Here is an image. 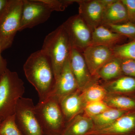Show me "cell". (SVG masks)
Wrapping results in <instances>:
<instances>
[{"label":"cell","mask_w":135,"mask_h":135,"mask_svg":"<svg viewBox=\"0 0 135 135\" xmlns=\"http://www.w3.org/2000/svg\"><path fill=\"white\" fill-rule=\"evenodd\" d=\"M27 80L34 87L42 102L50 97L56 83L52 64L48 57L39 50L29 56L23 65Z\"/></svg>","instance_id":"1"},{"label":"cell","mask_w":135,"mask_h":135,"mask_svg":"<svg viewBox=\"0 0 135 135\" xmlns=\"http://www.w3.org/2000/svg\"><path fill=\"white\" fill-rule=\"evenodd\" d=\"M72 49L69 37L62 24L45 37L41 50L50 60L56 81L69 59Z\"/></svg>","instance_id":"2"},{"label":"cell","mask_w":135,"mask_h":135,"mask_svg":"<svg viewBox=\"0 0 135 135\" xmlns=\"http://www.w3.org/2000/svg\"><path fill=\"white\" fill-rule=\"evenodd\" d=\"M25 92L24 83L16 72L8 68L0 77V123L15 114Z\"/></svg>","instance_id":"3"},{"label":"cell","mask_w":135,"mask_h":135,"mask_svg":"<svg viewBox=\"0 0 135 135\" xmlns=\"http://www.w3.org/2000/svg\"><path fill=\"white\" fill-rule=\"evenodd\" d=\"M35 114L46 135H61L66 125L65 119L57 98L50 96L38 102L35 108Z\"/></svg>","instance_id":"4"},{"label":"cell","mask_w":135,"mask_h":135,"mask_svg":"<svg viewBox=\"0 0 135 135\" xmlns=\"http://www.w3.org/2000/svg\"><path fill=\"white\" fill-rule=\"evenodd\" d=\"M23 0H8L0 14V42L2 51L12 46L19 32Z\"/></svg>","instance_id":"5"},{"label":"cell","mask_w":135,"mask_h":135,"mask_svg":"<svg viewBox=\"0 0 135 135\" xmlns=\"http://www.w3.org/2000/svg\"><path fill=\"white\" fill-rule=\"evenodd\" d=\"M32 99L22 97L19 99L15 112V120L23 135H46L35 111Z\"/></svg>","instance_id":"6"},{"label":"cell","mask_w":135,"mask_h":135,"mask_svg":"<svg viewBox=\"0 0 135 135\" xmlns=\"http://www.w3.org/2000/svg\"><path fill=\"white\" fill-rule=\"evenodd\" d=\"M68 34L72 48L83 53L90 46L93 30L79 15L70 17L62 24Z\"/></svg>","instance_id":"7"},{"label":"cell","mask_w":135,"mask_h":135,"mask_svg":"<svg viewBox=\"0 0 135 135\" xmlns=\"http://www.w3.org/2000/svg\"><path fill=\"white\" fill-rule=\"evenodd\" d=\"M23 8L19 32L46 22L53 11L36 0H23Z\"/></svg>","instance_id":"8"},{"label":"cell","mask_w":135,"mask_h":135,"mask_svg":"<svg viewBox=\"0 0 135 135\" xmlns=\"http://www.w3.org/2000/svg\"><path fill=\"white\" fill-rule=\"evenodd\" d=\"M115 0H76L79 5V15L91 28L101 25L102 17L107 6Z\"/></svg>","instance_id":"9"},{"label":"cell","mask_w":135,"mask_h":135,"mask_svg":"<svg viewBox=\"0 0 135 135\" xmlns=\"http://www.w3.org/2000/svg\"><path fill=\"white\" fill-rule=\"evenodd\" d=\"M71 69L77 80L79 89L82 91L90 85L98 82L90 73L82 53L72 48L69 57Z\"/></svg>","instance_id":"10"},{"label":"cell","mask_w":135,"mask_h":135,"mask_svg":"<svg viewBox=\"0 0 135 135\" xmlns=\"http://www.w3.org/2000/svg\"><path fill=\"white\" fill-rule=\"evenodd\" d=\"M82 54L90 74L94 77L99 69L114 56L112 48L103 46H89Z\"/></svg>","instance_id":"11"},{"label":"cell","mask_w":135,"mask_h":135,"mask_svg":"<svg viewBox=\"0 0 135 135\" xmlns=\"http://www.w3.org/2000/svg\"><path fill=\"white\" fill-rule=\"evenodd\" d=\"M88 135H135V110L129 111L109 126Z\"/></svg>","instance_id":"12"},{"label":"cell","mask_w":135,"mask_h":135,"mask_svg":"<svg viewBox=\"0 0 135 135\" xmlns=\"http://www.w3.org/2000/svg\"><path fill=\"white\" fill-rule=\"evenodd\" d=\"M77 80L70 66V60H67L60 75L56 81L55 84L50 96L57 98L59 100L79 90Z\"/></svg>","instance_id":"13"},{"label":"cell","mask_w":135,"mask_h":135,"mask_svg":"<svg viewBox=\"0 0 135 135\" xmlns=\"http://www.w3.org/2000/svg\"><path fill=\"white\" fill-rule=\"evenodd\" d=\"M59 100L66 123L77 115L83 113L86 104L82 92L79 90L61 98Z\"/></svg>","instance_id":"14"},{"label":"cell","mask_w":135,"mask_h":135,"mask_svg":"<svg viewBox=\"0 0 135 135\" xmlns=\"http://www.w3.org/2000/svg\"><path fill=\"white\" fill-rule=\"evenodd\" d=\"M108 93L135 95V78L122 75L107 81H99Z\"/></svg>","instance_id":"15"},{"label":"cell","mask_w":135,"mask_h":135,"mask_svg":"<svg viewBox=\"0 0 135 135\" xmlns=\"http://www.w3.org/2000/svg\"><path fill=\"white\" fill-rule=\"evenodd\" d=\"M94 127L91 118L83 113L66 123L61 135H88L94 130Z\"/></svg>","instance_id":"16"},{"label":"cell","mask_w":135,"mask_h":135,"mask_svg":"<svg viewBox=\"0 0 135 135\" xmlns=\"http://www.w3.org/2000/svg\"><path fill=\"white\" fill-rule=\"evenodd\" d=\"M128 22L127 13L125 5L121 0H115L105 9L101 25L118 24Z\"/></svg>","instance_id":"17"},{"label":"cell","mask_w":135,"mask_h":135,"mask_svg":"<svg viewBox=\"0 0 135 135\" xmlns=\"http://www.w3.org/2000/svg\"><path fill=\"white\" fill-rule=\"evenodd\" d=\"M126 38L112 31L104 26H99L95 28L92 32L90 46H105L112 49Z\"/></svg>","instance_id":"18"},{"label":"cell","mask_w":135,"mask_h":135,"mask_svg":"<svg viewBox=\"0 0 135 135\" xmlns=\"http://www.w3.org/2000/svg\"><path fill=\"white\" fill-rule=\"evenodd\" d=\"M122 75L121 59L114 56L99 69L96 77L100 81H107Z\"/></svg>","instance_id":"19"},{"label":"cell","mask_w":135,"mask_h":135,"mask_svg":"<svg viewBox=\"0 0 135 135\" xmlns=\"http://www.w3.org/2000/svg\"><path fill=\"white\" fill-rule=\"evenodd\" d=\"M104 101L112 109L128 111L135 110V95L108 93Z\"/></svg>","instance_id":"20"},{"label":"cell","mask_w":135,"mask_h":135,"mask_svg":"<svg viewBox=\"0 0 135 135\" xmlns=\"http://www.w3.org/2000/svg\"><path fill=\"white\" fill-rule=\"evenodd\" d=\"M128 112L129 111L111 109L100 114L91 117L95 127L93 131L109 126Z\"/></svg>","instance_id":"21"},{"label":"cell","mask_w":135,"mask_h":135,"mask_svg":"<svg viewBox=\"0 0 135 135\" xmlns=\"http://www.w3.org/2000/svg\"><path fill=\"white\" fill-rule=\"evenodd\" d=\"M83 97L86 103L104 100L108 92L99 81L94 83L83 90Z\"/></svg>","instance_id":"22"},{"label":"cell","mask_w":135,"mask_h":135,"mask_svg":"<svg viewBox=\"0 0 135 135\" xmlns=\"http://www.w3.org/2000/svg\"><path fill=\"white\" fill-rule=\"evenodd\" d=\"M112 49L116 57L122 59L135 60V40L125 44H118Z\"/></svg>","instance_id":"23"},{"label":"cell","mask_w":135,"mask_h":135,"mask_svg":"<svg viewBox=\"0 0 135 135\" xmlns=\"http://www.w3.org/2000/svg\"><path fill=\"white\" fill-rule=\"evenodd\" d=\"M112 31L131 39L135 40V24L129 22L118 24L105 25Z\"/></svg>","instance_id":"24"},{"label":"cell","mask_w":135,"mask_h":135,"mask_svg":"<svg viewBox=\"0 0 135 135\" xmlns=\"http://www.w3.org/2000/svg\"><path fill=\"white\" fill-rule=\"evenodd\" d=\"M0 135H23L16 123L15 114L0 123Z\"/></svg>","instance_id":"25"},{"label":"cell","mask_w":135,"mask_h":135,"mask_svg":"<svg viewBox=\"0 0 135 135\" xmlns=\"http://www.w3.org/2000/svg\"><path fill=\"white\" fill-rule=\"evenodd\" d=\"M111 109L104 100L93 101L86 104L83 113L91 118Z\"/></svg>","instance_id":"26"},{"label":"cell","mask_w":135,"mask_h":135,"mask_svg":"<svg viewBox=\"0 0 135 135\" xmlns=\"http://www.w3.org/2000/svg\"><path fill=\"white\" fill-rule=\"evenodd\" d=\"M38 2L48 7L52 11H63L76 0H36Z\"/></svg>","instance_id":"27"},{"label":"cell","mask_w":135,"mask_h":135,"mask_svg":"<svg viewBox=\"0 0 135 135\" xmlns=\"http://www.w3.org/2000/svg\"><path fill=\"white\" fill-rule=\"evenodd\" d=\"M121 68L123 75L135 78V60L121 59Z\"/></svg>","instance_id":"28"},{"label":"cell","mask_w":135,"mask_h":135,"mask_svg":"<svg viewBox=\"0 0 135 135\" xmlns=\"http://www.w3.org/2000/svg\"><path fill=\"white\" fill-rule=\"evenodd\" d=\"M126 7L129 22L135 24V0H121Z\"/></svg>","instance_id":"29"},{"label":"cell","mask_w":135,"mask_h":135,"mask_svg":"<svg viewBox=\"0 0 135 135\" xmlns=\"http://www.w3.org/2000/svg\"><path fill=\"white\" fill-rule=\"evenodd\" d=\"M2 52L1 44L0 42V77L8 69L7 67V60L2 56L1 54Z\"/></svg>","instance_id":"30"},{"label":"cell","mask_w":135,"mask_h":135,"mask_svg":"<svg viewBox=\"0 0 135 135\" xmlns=\"http://www.w3.org/2000/svg\"><path fill=\"white\" fill-rule=\"evenodd\" d=\"M8 0H0V14L7 5Z\"/></svg>","instance_id":"31"}]
</instances>
